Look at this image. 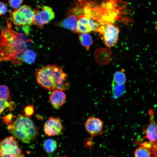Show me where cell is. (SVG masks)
I'll return each instance as SVG.
<instances>
[{
    "label": "cell",
    "mask_w": 157,
    "mask_h": 157,
    "mask_svg": "<svg viewBox=\"0 0 157 157\" xmlns=\"http://www.w3.org/2000/svg\"><path fill=\"white\" fill-rule=\"evenodd\" d=\"M66 95L62 90H56L52 92L49 96V100L52 106L58 109L65 103Z\"/></svg>",
    "instance_id": "obj_11"
},
{
    "label": "cell",
    "mask_w": 157,
    "mask_h": 157,
    "mask_svg": "<svg viewBox=\"0 0 157 157\" xmlns=\"http://www.w3.org/2000/svg\"><path fill=\"white\" fill-rule=\"evenodd\" d=\"M57 147L56 141L52 138L47 139L44 142L43 147L46 152L49 154L53 153Z\"/></svg>",
    "instance_id": "obj_14"
},
{
    "label": "cell",
    "mask_w": 157,
    "mask_h": 157,
    "mask_svg": "<svg viewBox=\"0 0 157 157\" xmlns=\"http://www.w3.org/2000/svg\"><path fill=\"white\" fill-rule=\"evenodd\" d=\"M22 154L13 136L5 138L0 141V157H17Z\"/></svg>",
    "instance_id": "obj_5"
},
{
    "label": "cell",
    "mask_w": 157,
    "mask_h": 157,
    "mask_svg": "<svg viewBox=\"0 0 157 157\" xmlns=\"http://www.w3.org/2000/svg\"><path fill=\"white\" fill-rule=\"evenodd\" d=\"M97 32L102 35L106 45L109 47L114 46L117 44L119 30L113 23H109L100 26Z\"/></svg>",
    "instance_id": "obj_6"
},
{
    "label": "cell",
    "mask_w": 157,
    "mask_h": 157,
    "mask_svg": "<svg viewBox=\"0 0 157 157\" xmlns=\"http://www.w3.org/2000/svg\"><path fill=\"white\" fill-rule=\"evenodd\" d=\"M63 127L62 121L59 117H49L44 124V131L47 136L58 135L62 133Z\"/></svg>",
    "instance_id": "obj_8"
},
{
    "label": "cell",
    "mask_w": 157,
    "mask_h": 157,
    "mask_svg": "<svg viewBox=\"0 0 157 157\" xmlns=\"http://www.w3.org/2000/svg\"><path fill=\"white\" fill-rule=\"evenodd\" d=\"M10 96V90L5 85H0V100H7Z\"/></svg>",
    "instance_id": "obj_21"
},
{
    "label": "cell",
    "mask_w": 157,
    "mask_h": 157,
    "mask_svg": "<svg viewBox=\"0 0 157 157\" xmlns=\"http://www.w3.org/2000/svg\"><path fill=\"white\" fill-rule=\"evenodd\" d=\"M112 88L113 95L119 97L124 93L125 88L124 85H119L112 82Z\"/></svg>",
    "instance_id": "obj_20"
},
{
    "label": "cell",
    "mask_w": 157,
    "mask_h": 157,
    "mask_svg": "<svg viewBox=\"0 0 157 157\" xmlns=\"http://www.w3.org/2000/svg\"><path fill=\"white\" fill-rule=\"evenodd\" d=\"M15 107V104L13 101L7 100H0V116L5 109L8 108L11 111L14 109Z\"/></svg>",
    "instance_id": "obj_19"
},
{
    "label": "cell",
    "mask_w": 157,
    "mask_h": 157,
    "mask_svg": "<svg viewBox=\"0 0 157 157\" xmlns=\"http://www.w3.org/2000/svg\"><path fill=\"white\" fill-rule=\"evenodd\" d=\"M134 155L135 157H151V153L148 148L140 146L135 150Z\"/></svg>",
    "instance_id": "obj_17"
},
{
    "label": "cell",
    "mask_w": 157,
    "mask_h": 157,
    "mask_svg": "<svg viewBox=\"0 0 157 157\" xmlns=\"http://www.w3.org/2000/svg\"><path fill=\"white\" fill-rule=\"evenodd\" d=\"M23 2V0H8V3L10 7L16 9L20 6Z\"/></svg>",
    "instance_id": "obj_22"
},
{
    "label": "cell",
    "mask_w": 157,
    "mask_h": 157,
    "mask_svg": "<svg viewBox=\"0 0 157 157\" xmlns=\"http://www.w3.org/2000/svg\"><path fill=\"white\" fill-rule=\"evenodd\" d=\"M134 142L139 146H142L148 148L151 153V157H157V140L150 142H142L138 139H136Z\"/></svg>",
    "instance_id": "obj_13"
},
{
    "label": "cell",
    "mask_w": 157,
    "mask_h": 157,
    "mask_svg": "<svg viewBox=\"0 0 157 157\" xmlns=\"http://www.w3.org/2000/svg\"><path fill=\"white\" fill-rule=\"evenodd\" d=\"M35 76L37 83L49 91L65 90L69 88L67 75L62 67L58 65H48L39 68L35 72Z\"/></svg>",
    "instance_id": "obj_3"
},
{
    "label": "cell",
    "mask_w": 157,
    "mask_h": 157,
    "mask_svg": "<svg viewBox=\"0 0 157 157\" xmlns=\"http://www.w3.org/2000/svg\"><path fill=\"white\" fill-rule=\"evenodd\" d=\"M35 10L30 6L24 5L11 12L10 16L15 25L24 27L32 23Z\"/></svg>",
    "instance_id": "obj_4"
},
{
    "label": "cell",
    "mask_w": 157,
    "mask_h": 157,
    "mask_svg": "<svg viewBox=\"0 0 157 157\" xmlns=\"http://www.w3.org/2000/svg\"><path fill=\"white\" fill-rule=\"evenodd\" d=\"M1 118L7 125L9 132L23 142L29 143L32 142L38 134L37 128L27 116L19 115L16 117L10 113Z\"/></svg>",
    "instance_id": "obj_2"
},
{
    "label": "cell",
    "mask_w": 157,
    "mask_h": 157,
    "mask_svg": "<svg viewBox=\"0 0 157 157\" xmlns=\"http://www.w3.org/2000/svg\"><path fill=\"white\" fill-rule=\"evenodd\" d=\"M24 112L26 115L28 116L31 115L34 113L33 107L31 105L27 106L24 108Z\"/></svg>",
    "instance_id": "obj_23"
},
{
    "label": "cell",
    "mask_w": 157,
    "mask_h": 157,
    "mask_svg": "<svg viewBox=\"0 0 157 157\" xmlns=\"http://www.w3.org/2000/svg\"><path fill=\"white\" fill-rule=\"evenodd\" d=\"M36 56V53L34 51L31 49H26L22 55V60L31 64L34 62Z\"/></svg>",
    "instance_id": "obj_15"
},
{
    "label": "cell",
    "mask_w": 157,
    "mask_h": 157,
    "mask_svg": "<svg viewBox=\"0 0 157 157\" xmlns=\"http://www.w3.org/2000/svg\"><path fill=\"white\" fill-rule=\"evenodd\" d=\"M79 38L81 44L87 50H88L93 43L90 35L87 33H81L79 35Z\"/></svg>",
    "instance_id": "obj_16"
},
{
    "label": "cell",
    "mask_w": 157,
    "mask_h": 157,
    "mask_svg": "<svg viewBox=\"0 0 157 157\" xmlns=\"http://www.w3.org/2000/svg\"><path fill=\"white\" fill-rule=\"evenodd\" d=\"M155 28H156V30L157 31V21L156 22V24Z\"/></svg>",
    "instance_id": "obj_26"
},
{
    "label": "cell",
    "mask_w": 157,
    "mask_h": 157,
    "mask_svg": "<svg viewBox=\"0 0 157 157\" xmlns=\"http://www.w3.org/2000/svg\"><path fill=\"white\" fill-rule=\"evenodd\" d=\"M55 15L54 12L51 7L43 6L41 10H35L32 23L40 28H42L44 24L49 23L54 19Z\"/></svg>",
    "instance_id": "obj_7"
},
{
    "label": "cell",
    "mask_w": 157,
    "mask_h": 157,
    "mask_svg": "<svg viewBox=\"0 0 157 157\" xmlns=\"http://www.w3.org/2000/svg\"><path fill=\"white\" fill-rule=\"evenodd\" d=\"M149 116V123L144 126L143 130L145 136L140 139L142 140L147 139L148 141L153 142L157 140V124L154 117V111L152 109L148 111Z\"/></svg>",
    "instance_id": "obj_9"
},
{
    "label": "cell",
    "mask_w": 157,
    "mask_h": 157,
    "mask_svg": "<svg viewBox=\"0 0 157 157\" xmlns=\"http://www.w3.org/2000/svg\"><path fill=\"white\" fill-rule=\"evenodd\" d=\"M6 23L0 35V63L8 60L16 65L22 60L27 41L23 34L12 29L9 21L7 20Z\"/></svg>",
    "instance_id": "obj_1"
},
{
    "label": "cell",
    "mask_w": 157,
    "mask_h": 157,
    "mask_svg": "<svg viewBox=\"0 0 157 157\" xmlns=\"http://www.w3.org/2000/svg\"><path fill=\"white\" fill-rule=\"evenodd\" d=\"M67 157L66 156H57V157Z\"/></svg>",
    "instance_id": "obj_27"
},
{
    "label": "cell",
    "mask_w": 157,
    "mask_h": 157,
    "mask_svg": "<svg viewBox=\"0 0 157 157\" xmlns=\"http://www.w3.org/2000/svg\"><path fill=\"white\" fill-rule=\"evenodd\" d=\"M8 11L7 8L5 4L0 1V15H5Z\"/></svg>",
    "instance_id": "obj_24"
},
{
    "label": "cell",
    "mask_w": 157,
    "mask_h": 157,
    "mask_svg": "<svg viewBox=\"0 0 157 157\" xmlns=\"http://www.w3.org/2000/svg\"><path fill=\"white\" fill-rule=\"evenodd\" d=\"M66 18L58 23V25L62 27L71 30L74 33H77V18L74 15L68 14Z\"/></svg>",
    "instance_id": "obj_12"
},
{
    "label": "cell",
    "mask_w": 157,
    "mask_h": 157,
    "mask_svg": "<svg viewBox=\"0 0 157 157\" xmlns=\"http://www.w3.org/2000/svg\"><path fill=\"white\" fill-rule=\"evenodd\" d=\"M17 157H26L23 154H21L17 156Z\"/></svg>",
    "instance_id": "obj_25"
},
{
    "label": "cell",
    "mask_w": 157,
    "mask_h": 157,
    "mask_svg": "<svg viewBox=\"0 0 157 157\" xmlns=\"http://www.w3.org/2000/svg\"><path fill=\"white\" fill-rule=\"evenodd\" d=\"M126 81L124 73L122 71H117L113 75V82L117 84L124 85Z\"/></svg>",
    "instance_id": "obj_18"
},
{
    "label": "cell",
    "mask_w": 157,
    "mask_h": 157,
    "mask_svg": "<svg viewBox=\"0 0 157 157\" xmlns=\"http://www.w3.org/2000/svg\"><path fill=\"white\" fill-rule=\"evenodd\" d=\"M103 124L100 119L93 116L89 117L84 123L86 131L92 138L102 134Z\"/></svg>",
    "instance_id": "obj_10"
}]
</instances>
